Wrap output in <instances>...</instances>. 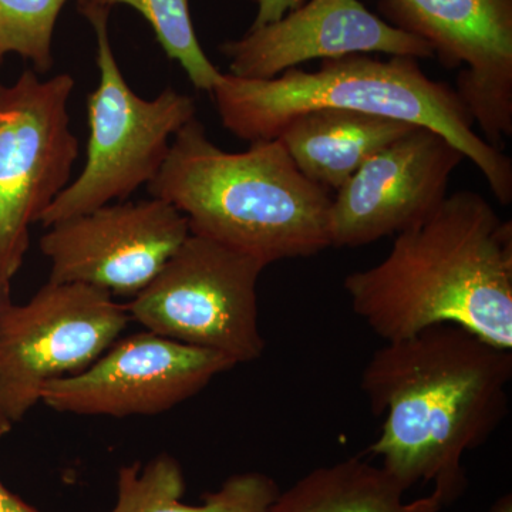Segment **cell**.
<instances>
[{"mask_svg":"<svg viewBox=\"0 0 512 512\" xmlns=\"http://www.w3.org/2000/svg\"><path fill=\"white\" fill-rule=\"evenodd\" d=\"M511 380L512 349L453 323L384 342L360 379L370 412L384 417L367 451L404 490L433 484L447 507L466 491L464 456L507 417Z\"/></svg>","mask_w":512,"mask_h":512,"instance_id":"1","label":"cell"},{"mask_svg":"<svg viewBox=\"0 0 512 512\" xmlns=\"http://www.w3.org/2000/svg\"><path fill=\"white\" fill-rule=\"evenodd\" d=\"M343 286L384 342L453 323L512 349V224L477 192L447 195L396 235L380 264L352 272Z\"/></svg>","mask_w":512,"mask_h":512,"instance_id":"2","label":"cell"},{"mask_svg":"<svg viewBox=\"0 0 512 512\" xmlns=\"http://www.w3.org/2000/svg\"><path fill=\"white\" fill-rule=\"evenodd\" d=\"M147 191L184 214L191 234L265 266L330 248L332 197L302 174L279 138L228 153L195 117L175 134Z\"/></svg>","mask_w":512,"mask_h":512,"instance_id":"3","label":"cell"},{"mask_svg":"<svg viewBox=\"0 0 512 512\" xmlns=\"http://www.w3.org/2000/svg\"><path fill=\"white\" fill-rule=\"evenodd\" d=\"M211 94L222 126L249 144L276 140L293 119L322 109L430 128L476 165L501 205L511 204V158L478 136L456 90L427 77L413 57L349 55L322 60L316 72L293 67L269 80L222 73Z\"/></svg>","mask_w":512,"mask_h":512,"instance_id":"4","label":"cell"},{"mask_svg":"<svg viewBox=\"0 0 512 512\" xmlns=\"http://www.w3.org/2000/svg\"><path fill=\"white\" fill-rule=\"evenodd\" d=\"M79 9L96 36L100 79L87 96L86 163L43 212L39 222L45 228L111 202L126 201L138 188L147 187L163 167L175 134L197 117L194 99L171 87L154 99L138 96L111 47L110 10Z\"/></svg>","mask_w":512,"mask_h":512,"instance_id":"5","label":"cell"},{"mask_svg":"<svg viewBox=\"0 0 512 512\" xmlns=\"http://www.w3.org/2000/svg\"><path fill=\"white\" fill-rule=\"evenodd\" d=\"M258 259L191 234L156 278L126 303L144 329L218 353L234 365L255 362L265 339L259 326Z\"/></svg>","mask_w":512,"mask_h":512,"instance_id":"6","label":"cell"},{"mask_svg":"<svg viewBox=\"0 0 512 512\" xmlns=\"http://www.w3.org/2000/svg\"><path fill=\"white\" fill-rule=\"evenodd\" d=\"M72 74L40 79L23 70L0 82V291L10 292L30 245V227L72 181L80 144L70 128Z\"/></svg>","mask_w":512,"mask_h":512,"instance_id":"7","label":"cell"},{"mask_svg":"<svg viewBox=\"0 0 512 512\" xmlns=\"http://www.w3.org/2000/svg\"><path fill=\"white\" fill-rule=\"evenodd\" d=\"M131 322L126 303L84 284L47 282L28 303L0 298V407L15 426L52 380L83 372Z\"/></svg>","mask_w":512,"mask_h":512,"instance_id":"8","label":"cell"},{"mask_svg":"<svg viewBox=\"0 0 512 512\" xmlns=\"http://www.w3.org/2000/svg\"><path fill=\"white\" fill-rule=\"evenodd\" d=\"M380 18L423 39L447 69L484 140L512 136V0H379Z\"/></svg>","mask_w":512,"mask_h":512,"instance_id":"9","label":"cell"},{"mask_svg":"<svg viewBox=\"0 0 512 512\" xmlns=\"http://www.w3.org/2000/svg\"><path fill=\"white\" fill-rule=\"evenodd\" d=\"M190 235L177 208L158 198L103 205L47 227L40 251L50 282L84 284L134 298Z\"/></svg>","mask_w":512,"mask_h":512,"instance_id":"10","label":"cell"},{"mask_svg":"<svg viewBox=\"0 0 512 512\" xmlns=\"http://www.w3.org/2000/svg\"><path fill=\"white\" fill-rule=\"evenodd\" d=\"M232 367L225 356L144 329L116 340L83 372L46 383L40 402L76 416H156Z\"/></svg>","mask_w":512,"mask_h":512,"instance_id":"11","label":"cell"},{"mask_svg":"<svg viewBox=\"0 0 512 512\" xmlns=\"http://www.w3.org/2000/svg\"><path fill=\"white\" fill-rule=\"evenodd\" d=\"M466 160L446 137L414 127L367 160L336 191L330 247L357 248L406 231L446 200L451 174Z\"/></svg>","mask_w":512,"mask_h":512,"instance_id":"12","label":"cell"},{"mask_svg":"<svg viewBox=\"0 0 512 512\" xmlns=\"http://www.w3.org/2000/svg\"><path fill=\"white\" fill-rule=\"evenodd\" d=\"M220 50L228 59L229 74L249 80L275 79L313 59L370 53L434 57L429 43L394 28L360 0H309L278 22L222 43Z\"/></svg>","mask_w":512,"mask_h":512,"instance_id":"13","label":"cell"},{"mask_svg":"<svg viewBox=\"0 0 512 512\" xmlns=\"http://www.w3.org/2000/svg\"><path fill=\"white\" fill-rule=\"evenodd\" d=\"M414 127L357 111L322 109L296 117L278 138L305 177L338 191L367 160Z\"/></svg>","mask_w":512,"mask_h":512,"instance_id":"14","label":"cell"},{"mask_svg":"<svg viewBox=\"0 0 512 512\" xmlns=\"http://www.w3.org/2000/svg\"><path fill=\"white\" fill-rule=\"evenodd\" d=\"M187 490L183 467L171 454H158L147 464L133 463L117 471V500L111 512H268L281 490L266 474H235L202 503H183Z\"/></svg>","mask_w":512,"mask_h":512,"instance_id":"15","label":"cell"},{"mask_svg":"<svg viewBox=\"0 0 512 512\" xmlns=\"http://www.w3.org/2000/svg\"><path fill=\"white\" fill-rule=\"evenodd\" d=\"M402 484L360 457L309 471L281 491L268 512H441L436 494L406 500Z\"/></svg>","mask_w":512,"mask_h":512,"instance_id":"16","label":"cell"},{"mask_svg":"<svg viewBox=\"0 0 512 512\" xmlns=\"http://www.w3.org/2000/svg\"><path fill=\"white\" fill-rule=\"evenodd\" d=\"M80 6L109 9L126 5L136 10L153 29L165 56L183 67L192 86L211 93L221 77L208 59L192 25L190 0H77Z\"/></svg>","mask_w":512,"mask_h":512,"instance_id":"17","label":"cell"},{"mask_svg":"<svg viewBox=\"0 0 512 512\" xmlns=\"http://www.w3.org/2000/svg\"><path fill=\"white\" fill-rule=\"evenodd\" d=\"M67 0H0V66L9 55L33 64L37 74L53 67V35Z\"/></svg>","mask_w":512,"mask_h":512,"instance_id":"18","label":"cell"},{"mask_svg":"<svg viewBox=\"0 0 512 512\" xmlns=\"http://www.w3.org/2000/svg\"><path fill=\"white\" fill-rule=\"evenodd\" d=\"M306 0H258V13H256L251 29L261 28L269 23L278 22L286 13L301 8Z\"/></svg>","mask_w":512,"mask_h":512,"instance_id":"19","label":"cell"},{"mask_svg":"<svg viewBox=\"0 0 512 512\" xmlns=\"http://www.w3.org/2000/svg\"><path fill=\"white\" fill-rule=\"evenodd\" d=\"M0 512H40L0 481Z\"/></svg>","mask_w":512,"mask_h":512,"instance_id":"20","label":"cell"},{"mask_svg":"<svg viewBox=\"0 0 512 512\" xmlns=\"http://www.w3.org/2000/svg\"><path fill=\"white\" fill-rule=\"evenodd\" d=\"M488 512H512V495L505 494L498 498Z\"/></svg>","mask_w":512,"mask_h":512,"instance_id":"21","label":"cell"},{"mask_svg":"<svg viewBox=\"0 0 512 512\" xmlns=\"http://www.w3.org/2000/svg\"><path fill=\"white\" fill-rule=\"evenodd\" d=\"M3 295H10V292H2L0 291V298H2ZM13 429V424L10 423L8 420V417L5 416V413H3L2 407H0V440L3 439V437L8 436L10 431Z\"/></svg>","mask_w":512,"mask_h":512,"instance_id":"22","label":"cell"},{"mask_svg":"<svg viewBox=\"0 0 512 512\" xmlns=\"http://www.w3.org/2000/svg\"><path fill=\"white\" fill-rule=\"evenodd\" d=\"M252 2H258V0H252Z\"/></svg>","mask_w":512,"mask_h":512,"instance_id":"23","label":"cell"}]
</instances>
